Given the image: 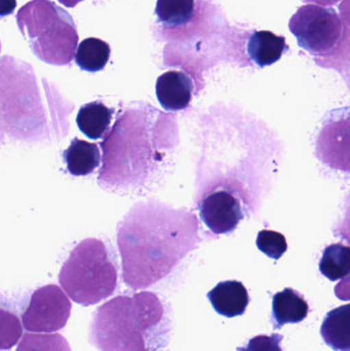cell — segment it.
<instances>
[{
	"label": "cell",
	"mask_w": 350,
	"mask_h": 351,
	"mask_svg": "<svg viewBox=\"0 0 350 351\" xmlns=\"http://www.w3.org/2000/svg\"><path fill=\"white\" fill-rule=\"evenodd\" d=\"M207 296L216 313L228 319L244 315L250 303L248 290L238 280L219 282Z\"/></svg>",
	"instance_id": "8"
},
{
	"label": "cell",
	"mask_w": 350,
	"mask_h": 351,
	"mask_svg": "<svg viewBox=\"0 0 350 351\" xmlns=\"http://www.w3.org/2000/svg\"><path fill=\"white\" fill-rule=\"evenodd\" d=\"M283 339L279 334L258 335L249 340L244 348H236V351H284L281 346Z\"/></svg>",
	"instance_id": "20"
},
{
	"label": "cell",
	"mask_w": 350,
	"mask_h": 351,
	"mask_svg": "<svg viewBox=\"0 0 350 351\" xmlns=\"http://www.w3.org/2000/svg\"><path fill=\"white\" fill-rule=\"evenodd\" d=\"M18 29L33 53L51 65H69L75 56L78 33L73 19L49 0H32L16 14Z\"/></svg>",
	"instance_id": "3"
},
{
	"label": "cell",
	"mask_w": 350,
	"mask_h": 351,
	"mask_svg": "<svg viewBox=\"0 0 350 351\" xmlns=\"http://www.w3.org/2000/svg\"><path fill=\"white\" fill-rule=\"evenodd\" d=\"M256 243L260 252L273 260L281 259L288 250L285 235L271 229L261 230L257 237Z\"/></svg>",
	"instance_id": "19"
},
{
	"label": "cell",
	"mask_w": 350,
	"mask_h": 351,
	"mask_svg": "<svg viewBox=\"0 0 350 351\" xmlns=\"http://www.w3.org/2000/svg\"><path fill=\"white\" fill-rule=\"evenodd\" d=\"M310 313V305L304 297L291 288L277 293L273 299V323L275 330L287 324L303 322Z\"/></svg>",
	"instance_id": "9"
},
{
	"label": "cell",
	"mask_w": 350,
	"mask_h": 351,
	"mask_svg": "<svg viewBox=\"0 0 350 351\" xmlns=\"http://www.w3.org/2000/svg\"><path fill=\"white\" fill-rule=\"evenodd\" d=\"M16 8V0H0V16H10Z\"/></svg>",
	"instance_id": "21"
},
{
	"label": "cell",
	"mask_w": 350,
	"mask_h": 351,
	"mask_svg": "<svg viewBox=\"0 0 350 351\" xmlns=\"http://www.w3.org/2000/svg\"><path fill=\"white\" fill-rule=\"evenodd\" d=\"M110 53L108 43L102 39L90 37L79 43L74 57L80 69L94 73L104 69L108 63Z\"/></svg>",
	"instance_id": "14"
},
{
	"label": "cell",
	"mask_w": 350,
	"mask_h": 351,
	"mask_svg": "<svg viewBox=\"0 0 350 351\" xmlns=\"http://www.w3.org/2000/svg\"><path fill=\"white\" fill-rule=\"evenodd\" d=\"M14 351H72L61 334L28 333L22 335Z\"/></svg>",
	"instance_id": "17"
},
{
	"label": "cell",
	"mask_w": 350,
	"mask_h": 351,
	"mask_svg": "<svg viewBox=\"0 0 350 351\" xmlns=\"http://www.w3.org/2000/svg\"><path fill=\"white\" fill-rule=\"evenodd\" d=\"M290 29L302 49L312 55H322L336 45L342 25L334 10L305 5L292 16Z\"/></svg>",
	"instance_id": "4"
},
{
	"label": "cell",
	"mask_w": 350,
	"mask_h": 351,
	"mask_svg": "<svg viewBox=\"0 0 350 351\" xmlns=\"http://www.w3.org/2000/svg\"><path fill=\"white\" fill-rule=\"evenodd\" d=\"M71 308L69 298L59 286L47 285L32 293L21 322L30 333H55L67 325Z\"/></svg>",
	"instance_id": "5"
},
{
	"label": "cell",
	"mask_w": 350,
	"mask_h": 351,
	"mask_svg": "<svg viewBox=\"0 0 350 351\" xmlns=\"http://www.w3.org/2000/svg\"><path fill=\"white\" fill-rule=\"evenodd\" d=\"M199 213L201 220L215 234L232 233L244 219L242 200L224 188L205 195L199 204Z\"/></svg>",
	"instance_id": "6"
},
{
	"label": "cell",
	"mask_w": 350,
	"mask_h": 351,
	"mask_svg": "<svg viewBox=\"0 0 350 351\" xmlns=\"http://www.w3.org/2000/svg\"><path fill=\"white\" fill-rule=\"evenodd\" d=\"M59 282L70 299L88 307L114 294L118 286V269L102 241L86 239L64 262Z\"/></svg>",
	"instance_id": "2"
},
{
	"label": "cell",
	"mask_w": 350,
	"mask_h": 351,
	"mask_svg": "<svg viewBox=\"0 0 350 351\" xmlns=\"http://www.w3.org/2000/svg\"><path fill=\"white\" fill-rule=\"evenodd\" d=\"M288 49L285 37L271 31H256L249 39V56L261 68L277 63Z\"/></svg>",
	"instance_id": "10"
},
{
	"label": "cell",
	"mask_w": 350,
	"mask_h": 351,
	"mask_svg": "<svg viewBox=\"0 0 350 351\" xmlns=\"http://www.w3.org/2000/svg\"><path fill=\"white\" fill-rule=\"evenodd\" d=\"M82 1H84V0H59L60 3L63 4L66 8H74Z\"/></svg>",
	"instance_id": "22"
},
{
	"label": "cell",
	"mask_w": 350,
	"mask_h": 351,
	"mask_svg": "<svg viewBox=\"0 0 350 351\" xmlns=\"http://www.w3.org/2000/svg\"><path fill=\"white\" fill-rule=\"evenodd\" d=\"M195 0H158L155 14L158 21L170 27L182 26L191 20Z\"/></svg>",
	"instance_id": "16"
},
{
	"label": "cell",
	"mask_w": 350,
	"mask_h": 351,
	"mask_svg": "<svg viewBox=\"0 0 350 351\" xmlns=\"http://www.w3.org/2000/svg\"><path fill=\"white\" fill-rule=\"evenodd\" d=\"M63 158L70 174L82 177L92 174L98 168L101 162L100 149L97 144L75 138L64 152Z\"/></svg>",
	"instance_id": "11"
},
{
	"label": "cell",
	"mask_w": 350,
	"mask_h": 351,
	"mask_svg": "<svg viewBox=\"0 0 350 351\" xmlns=\"http://www.w3.org/2000/svg\"><path fill=\"white\" fill-rule=\"evenodd\" d=\"M172 319L151 292L117 296L92 313L90 342L100 351H156L170 341Z\"/></svg>",
	"instance_id": "1"
},
{
	"label": "cell",
	"mask_w": 350,
	"mask_h": 351,
	"mask_svg": "<svg viewBox=\"0 0 350 351\" xmlns=\"http://www.w3.org/2000/svg\"><path fill=\"white\" fill-rule=\"evenodd\" d=\"M321 335L333 350L350 351L349 304L329 311L323 322Z\"/></svg>",
	"instance_id": "12"
},
{
	"label": "cell",
	"mask_w": 350,
	"mask_h": 351,
	"mask_svg": "<svg viewBox=\"0 0 350 351\" xmlns=\"http://www.w3.org/2000/svg\"><path fill=\"white\" fill-rule=\"evenodd\" d=\"M113 114L114 109L109 108L101 101H95L79 109L76 123L86 137L100 139L108 133Z\"/></svg>",
	"instance_id": "13"
},
{
	"label": "cell",
	"mask_w": 350,
	"mask_h": 351,
	"mask_svg": "<svg viewBox=\"0 0 350 351\" xmlns=\"http://www.w3.org/2000/svg\"><path fill=\"white\" fill-rule=\"evenodd\" d=\"M156 97L162 108L168 111L186 109L192 99L193 84L180 71H168L156 82Z\"/></svg>",
	"instance_id": "7"
},
{
	"label": "cell",
	"mask_w": 350,
	"mask_h": 351,
	"mask_svg": "<svg viewBox=\"0 0 350 351\" xmlns=\"http://www.w3.org/2000/svg\"><path fill=\"white\" fill-rule=\"evenodd\" d=\"M0 51H1V43H0Z\"/></svg>",
	"instance_id": "23"
},
{
	"label": "cell",
	"mask_w": 350,
	"mask_h": 351,
	"mask_svg": "<svg viewBox=\"0 0 350 351\" xmlns=\"http://www.w3.org/2000/svg\"><path fill=\"white\" fill-rule=\"evenodd\" d=\"M23 335L20 317L10 306L0 303V350H10Z\"/></svg>",
	"instance_id": "18"
},
{
	"label": "cell",
	"mask_w": 350,
	"mask_h": 351,
	"mask_svg": "<svg viewBox=\"0 0 350 351\" xmlns=\"http://www.w3.org/2000/svg\"><path fill=\"white\" fill-rule=\"evenodd\" d=\"M320 271L331 282L347 278L350 271L349 247L342 243L327 247L320 261Z\"/></svg>",
	"instance_id": "15"
}]
</instances>
